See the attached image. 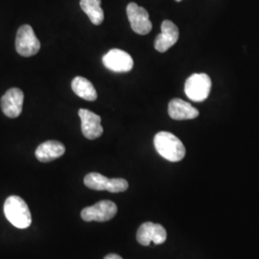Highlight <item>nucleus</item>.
<instances>
[{
  "label": "nucleus",
  "instance_id": "f257e3e1",
  "mask_svg": "<svg viewBox=\"0 0 259 259\" xmlns=\"http://www.w3.org/2000/svg\"><path fill=\"white\" fill-rule=\"evenodd\" d=\"M154 144L157 153L169 161H181L185 157L186 153L185 145L181 139L171 133H157L154 139Z\"/></svg>",
  "mask_w": 259,
  "mask_h": 259
},
{
  "label": "nucleus",
  "instance_id": "f03ea898",
  "mask_svg": "<svg viewBox=\"0 0 259 259\" xmlns=\"http://www.w3.org/2000/svg\"><path fill=\"white\" fill-rule=\"evenodd\" d=\"M4 214L13 226L27 229L32 224V216L25 201L19 196H10L4 203Z\"/></svg>",
  "mask_w": 259,
  "mask_h": 259
},
{
  "label": "nucleus",
  "instance_id": "7ed1b4c3",
  "mask_svg": "<svg viewBox=\"0 0 259 259\" xmlns=\"http://www.w3.org/2000/svg\"><path fill=\"white\" fill-rule=\"evenodd\" d=\"M211 84L210 77L205 73L191 75L185 81V94L194 102H203L210 93Z\"/></svg>",
  "mask_w": 259,
  "mask_h": 259
},
{
  "label": "nucleus",
  "instance_id": "20e7f679",
  "mask_svg": "<svg viewBox=\"0 0 259 259\" xmlns=\"http://www.w3.org/2000/svg\"><path fill=\"white\" fill-rule=\"evenodd\" d=\"M83 183L87 187L93 190H107L111 193L124 192L128 189L129 184L124 179H109L99 173H90L84 177Z\"/></svg>",
  "mask_w": 259,
  "mask_h": 259
},
{
  "label": "nucleus",
  "instance_id": "39448f33",
  "mask_svg": "<svg viewBox=\"0 0 259 259\" xmlns=\"http://www.w3.org/2000/svg\"><path fill=\"white\" fill-rule=\"evenodd\" d=\"M16 48L19 55L22 57L36 55L39 51L40 42L30 25L25 24L19 27L16 38Z\"/></svg>",
  "mask_w": 259,
  "mask_h": 259
},
{
  "label": "nucleus",
  "instance_id": "423d86ee",
  "mask_svg": "<svg viewBox=\"0 0 259 259\" xmlns=\"http://www.w3.org/2000/svg\"><path fill=\"white\" fill-rule=\"evenodd\" d=\"M117 213V206L111 201H101L92 206L83 208L81 217L85 222L110 221Z\"/></svg>",
  "mask_w": 259,
  "mask_h": 259
},
{
  "label": "nucleus",
  "instance_id": "0eeeda50",
  "mask_svg": "<svg viewBox=\"0 0 259 259\" xmlns=\"http://www.w3.org/2000/svg\"><path fill=\"white\" fill-rule=\"evenodd\" d=\"M127 16L131 27L139 35H147L152 30V22L149 19L148 12L137 3L131 2L127 6Z\"/></svg>",
  "mask_w": 259,
  "mask_h": 259
},
{
  "label": "nucleus",
  "instance_id": "6e6552de",
  "mask_svg": "<svg viewBox=\"0 0 259 259\" xmlns=\"http://www.w3.org/2000/svg\"><path fill=\"white\" fill-rule=\"evenodd\" d=\"M104 65L113 72H129L134 67V60L127 52L111 49L103 57Z\"/></svg>",
  "mask_w": 259,
  "mask_h": 259
},
{
  "label": "nucleus",
  "instance_id": "1a4fd4ad",
  "mask_svg": "<svg viewBox=\"0 0 259 259\" xmlns=\"http://www.w3.org/2000/svg\"><path fill=\"white\" fill-rule=\"evenodd\" d=\"M167 232L165 229L159 225L154 223L146 222L139 227L137 233V239L139 244L143 246H149L151 243L162 244L166 241Z\"/></svg>",
  "mask_w": 259,
  "mask_h": 259
},
{
  "label": "nucleus",
  "instance_id": "9d476101",
  "mask_svg": "<svg viewBox=\"0 0 259 259\" xmlns=\"http://www.w3.org/2000/svg\"><path fill=\"white\" fill-rule=\"evenodd\" d=\"M24 94L18 88L7 91L1 98V109L3 113L10 118L19 117L22 111Z\"/></svg>",
  "mask_w": 259,
  "mask_h": 259
},
{
  "label": "nucleus",
  "instance_id": "9b49d317",
  "mask_svg": "<svg viewBox=\"0 0 259 259\" xmlns=\"http://www.w3.org/2000/svg\"><path fill=\"white\" fill-rule=\"evenodd\" d=\"M79 116L82 122V133L83 137L88 139H96L100 138L103 134L101 126V117L93 111L80 109Z\"/></svg>",
  "mask_w": 259,
  "mask_h": 259
},
{
  "label": "nucleus",
  "instance_id": "f8f14e48",
  "mask_svg": "<svg viewBox=\"0 0 259 259\" xmlns=\"http://www.w3.org/2000/svg\"><path fill=\"white\" fill-rule=\"evenodd\" d=\"M161 33L155 40V48L158 52L164 53L173 47L179 39V29L175 23L170 20H164L161 23Z\"/></svg>",
  "mask_w": 259,
  "mask_h": 259
},
{
  "label": "nucleus",
  "instance_id": "ddd939ff",
  "mask_svg": "<svg viewBox=\"0 0 259 259\" xmlns=\"http://www.w3.org/2000/svg\"><path fill=\"white\" fill-rule=\"evenodd\" d=\"M168 113L175 120H186L196 118L199 115V111L191 104L175 98L168 105Z\"/></svg>",
  "mask_w": 259,
  "mask_h": 259
},
{
  "label": "nucleus",
  "instance_id": "4468645a",
  "mask_svg": "<svg viewBox=\"0 0 259 259\" xmlns=\"http://www.w3.org/2000/svg\"><path fill=\"white\" fill-rule=\"evenodd\" d=\"M65 152V145L56 140L41 143L36 150V157L41 162H49L61 157Z\"/></svg>",
  "mask_w": 259,
  "mask_h": 259
},
{
  "label": "nucleus",
  "instance_id": "2eb2a0df",
  "mask_svg": "<svg viewBox=\"0 0 259 259\" xmlns=\"http://www.w3.org/2000/svg\"><path fill=\"white\" fill-rule=\"evenodd\" d=\"M71 88L76 95L87 101H95L97 99V93L93 83L83 77H75Z\"/></svg>",
  "mask_w": 259,
  "mask_h": 259
},
{
  "label": "nucleus",
  "instance_id": "dca6fc26",
  "mask_svg": "<svg viewBox=\"0 0 259 259\" xmlns=\"http://www.w3.org/2000/svg\"><path fill=\"white\" fill-rule=\"evenodd\" d=\"M80 6L94 25H100L104 20L101 0H81Z\"/></svg>",
  "mask_w": 259,
  "mask_h": 259
},
{
  "label": "nucleus",
  "instance_id": "f3484780",
  "mask_svg": "<svg viewBox=\"0 0 259 259\" xmlns=\"http://www.w3.org/2000/svg\"><path fill=\"white\" fill-rule=\"evenodd\" d=\"M104 259H123L121 256H119L118 254H115V253H111V254H108L107 256H105Z\"/></svg>",
  "mask_w": 259,
  "mask_h": 259
},
{
  "label": "nucleus",
  "instance_id": "a211bd4d",
  "mask_svg": "<svg viewBox=\"0 0 259 259\" xmlns=\"http://www.w3.org/2000/svg\"><path fill=\"white\" fill-rule=\"evenodd\" d=\"M176 1H178V2H180V1H182V0H176Z\"/></svg>",
  "mask_w": 259,
  "mask_h": 259
}]
</instances>
